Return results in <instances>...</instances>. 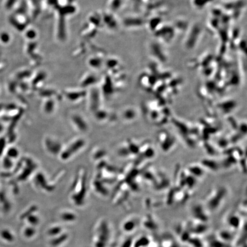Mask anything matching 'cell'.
Wrapping results in <instances>:
<instances>
[{
	"label": "cell",
	"instance_id": "obj_1",
	"mask_svg": "<svg viewBox=\"0 0 247 247\" xmlns=\"http://www.w3.org/2000/svg\"><path fill=\"white\" fill-rule=\"evenodd\" d=\"M202 32V28L198 24L194 25L188 32L186 39L185 45L187 48H193L200 37Z\"/></svg>",
	"mask_w": 247,
	"mask_h": 247
}]
</instances>
